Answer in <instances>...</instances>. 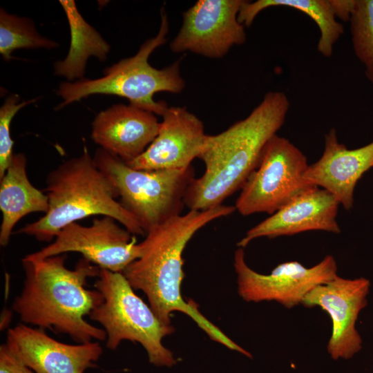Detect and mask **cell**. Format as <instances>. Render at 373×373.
<instances>
[{
  "label": "cell",
  "instance_id": "cell-1",
  "mask_svg": "<svg viewBox=\"0 0 373 373\" xmlns=\"http://www.w3.org/2000/svg\"><path fill=\"white\" fill-rule=\"evenodd\" d=\"M235 206L221 204L207 210H189L149 229L140 242L142 256L123 271L133 289L142 291L157 318L171 325V314L181 312L190 318L209 338L227 348L250 357L251 354L227 336L198 310L192 300L181 294L184 276L182 253L193 235L216 219L236 211Z\"/></svg>",
  "mask_w": 373,
  "mask_h": 373
},
{
  "label": "cell",
  "instance_id": "cell-2",
  "mask_svg": "<svg viewBox=\"0 0 373 373\" xmlns=\"http://www.w3.org/2000/svg\"><path fill=\"white\" fill-rule=\"evenodd\" d=\"M289 105L284 92L269 91L247 117L219 134L208 135L199 157L205 170L188 186L184 205L190 210H207L241 189L285 123Z\"/></svg>",
  "mask_w": 373,
  "mask_h": 373
},
{
  "label": "cell",
  "instance_id": "cell-3",
  "mask_svg": "<svg viewBox=\"0 0 373 373\" xmlns=\"http://www.w3.org/2000/svg\"><path fill=\"white\" fill-rule=\"evenodd\" d=\"M66 258V255L41 260L23 258L24 285L12 309L22 322L68 334L77 343L104 341L105 330L84 318L103 300L97 289L86 287L88 278L97 277L101 268L83 258L69 269Z\"/></svg>",
  "mask_w": 373,
  "mask_h": 373
},
{
  "label": "cell",
  "instance_id": "cell-4",
  "mask_svg": "<svg viewBox=\"0 0 373 373\" xmlns=\"http://www.w3.org/2000/svg\"><path fill=\"white\" fill-rule=\"evenodd\" d=\"M48 211L17 233L49 242L66 226L88 216L114 218L133 235H144L138 220L116 198L111 180L97 167L86 146L83 153L50 171L46 178Z\"/></svg>",
  "mask_w": 373,
  "mask_h": 373
},
{
  "label": "cell",
  "instance_id": "cell-5",
  "mask_svg": "<svg viewBox=\"0 0 373 373\" xmlns=\"http://www.w3.org/2000/svg\"><path fill=\"white\" fill-rule=\"evenodd\" d=\"M168 32L169 22L162 8L161 25L156 36L146 40L134 56L106 68L100 78L61 83L57 95L63 102L57 108L90 95L106 94L125 97L130 104L162 116L167 104L155 101L154 95L159 92L179 93L185 87V81L180 75V59L161 69L153 67L149 62L151 54L166 43Z\"/></svg>",
  "mask_w": 373,
  "mask_h": 373
},
{
  "label": "cell",
  "instance_id": "cell-6",
  "mask_svg": "<svg viewBox=\"0 0 373 373\" xmlns=\"http://www.w3.org/2000/svg\"><path fill=\"white\" fill-rule=\"evenodd\" d=\"M94 287L102 294L103 300L88 316L104 327L108 349L116 350L123 340H128L142 345L151 364L158 367L176 364L173 353L162 343L174 327L157 318L122 273L100 269Z\"/></svg>",
  "mask_w": 373,
  "mask_h": 373
},
{
  "label": "cell",
  "instance_id": "cell-7",
  "mask_svg": "<svg viewBox=\"0 0 373 373\" xmlns=\"http://www.w3.org/2000/svg\"><path fill=\"white\" fill-rule=\"evenodd\" d=\"M93 159L114 184L120 202L138 220L145 233L181 214L186 189L195 178L192 165L180 169H135L102 148L96 151Z\"/></svg>",
  "mask_w": 373,
  "mask_h": 373
},
{
  "label": "cell",
  "instance_id": "cell-8",
  "mask_svg": "<svg viewBox=\"0 0 373 373\" xmlns=\"http://www.w3.org/2000/svg\"><path fill=\"white\" fill-rule=\"evenodd\" d=\"M304 153L288 139L275 135L267 143L258 167L252 172L236 202L242 216L272 215L314 186L306 182L308 168Z\"/></svg>",
  "mask_w": 373,
  "mask_h": 373
},
{
  "label": "cell",
  "instance_id": "cell-9",
  "mask_svg": "<svg viewBox=\"0 0 373 373\" xmlns=\"http://www.w3.org/2000/svg\"><path fill=\"white\" fill-rule=\"evenodd\" d=\"M109 216L95 218L88 227L77 222L64 227L53 242L24 257L41 260L66 252H79L101 269L122 273L142 256V246L126 228Z\"/></svg>",
  "mask_w": 373,
  "mask_h": 373
},
{
  "label": "cell",
  "instance_id": "cell-10",
  "mask_svg": "<svg viewBox=\"0 0 373 373\" xmlns=\"http://www.w3.org/2000/svg\"><path fill=\"white\" fill-rule=\"evenodd\" d=\"M233 265L238 276V291L243 300L276 301L287 309L302 304L314 288L337 276L336 262L331 255L312 267L289 261L278 265L269 274H262L247 265L244 249L239 247L234 254Z\"/></svg>",
  "mask_w": 373,
  "mask_h": 373
},
{
  "label": "cell",
  "instance_id": "cell-11",
  "mask_svg": "<svg viewBox=\"0 0 373 373\" xmlns=\"http://www.w3.org/2000/svg\"><path fill=\"white\" fill-rule=\"evenodd\" d=\"M244 0H199L183 13L182 25L169 47L175 53L190 51L206 57H224L246 41L238 19Z\"/></svg>",
  "mask_w": 373,
  "mask_h": 373
},
{
  "label": "cell",
  "instance_id": "cell-12",
  "mask_svg": "<svg viewBox=\"0 0 373 373\" xmlns=\"http://www.w3.org/2000/svg\"><path fill=\"white\" fill-rule=\"evenodd\" d=\"M370 282L365 278L347 279L338 275L325 284L316 286L305 297L306 307L318 306L332 321V334L327 350L334 360L350 359L362 347V339L356 322L367 305Z\"/></svg>",
  "mask_w": 373,
  "mask_h": 373
},
{
  "label": "cell",
  "instance_id": "cell-13",
  "mask_svg": "<svg viewBox=\"0 0 373 373\" xmlns=\"http://www.w3.org/2000/svg\"><path fill=\"white\" fill-rule=\"evenodd\" d=\"M6 344L35 373H84L97 366L103 352L97 342L66 344L50 337L44 329L22 324L8 329Z\"/></svg>",
  "mask_w": 373,
  "mask_h": 373
},
{
  "label": "cell",
  "instance_id": "cell-14",
  "mask_svg": "<svg viewBox=\"0 0 373 373\" xmlns=\"http://www.w3.org/2000/svg\"><path fill=\"white\" fill-rule=\"evenodd\" d=\"M158 133L144 152L126 162L140 170L180 169L199 158L208 135L202 122L186 107H167Z\"/></svg>",
  "mask_w": 373,
  "mask_h": 373
},
{
  "label": "cell",
  "instance_id": "cell-15",
  "mask_svg": "<svg viewBox=\"0 0 373 373\" xmlns=\"http://www.w3.org/2000/svg\"><path fill=\"white\" fill-rule=\"evenodd\" d=\"M339 204L328 191L318 187L312 188L250 229L237 245L244 249L258 238H271L308 231L338 233L341 229L336 216Z\"/></svg>",
  "mask_w": 373,
  "mask_h": 373
},
{
  "label": "cell",
  "instance_id": "cell-16",
  "mask_svg": "<svg viewBox=\"0 0 373 373\" xmlns=\"http://www.w3.org/2000/svg\"><path fill=\"white\" fill-rule=\"evenodd\" d=\"M373 141L355 149H348L340 143L336 131L331 128L325 135L322 156L309 164L305 180L309 184L331 193L346 210L354 204L357 182L372 167Z\"/></svg>",
  "mask_w": 373,
  "mask_h": 373
},
{
  "label": "cell",
  "instance_id": "cell-17",
  "mask_svg": "<svg viewBox=\"0 0 373 373\" xmlns=\"http://www.w3.org/2000/svg\"><path fill=\"white\" fill-rule=\"evenodd\" d=\"M155 114L131 104H115L92 123L91 137L104 150L128 162L142 154L156 137Z\"/></svg>",
  "mask_w": 373,
  "mask_h": 373
},
{
  "label": "cell",
  "instance_id": "cell-18",
  "mask_svg": "<svg viewBox=\"0 0 373 373\" xmlns=\"http://www.w3.org/2000/svg\"><path fill=\"white\" fill-rule=\"evenodd\" d=\"M26 164L23 153L14 154L0 179V245L3 247L8 245L14 227L23 216L33 212L46 213L48 210V198L29 181Z\"/></svg>",
  "mask_w": 373,
  "mask_h": 373
},
{
  "label": "cell",
  "instance_id": "cell-19",
  "mask_svg": "<svg viewBox=\"0 0 373 373\" xmlns=\"http://www.w3.org/2000/svg\"><path fill=\"white\" fill-rule=\"evenodd\" d=\"M62 6L70 31L68 53L62 61L55 64V73L68 81L82 78L88 59L95 56L104 61L110 51L109 44L100 34L88 23L78 12L74 1H59Z\"/></svg>",
  "mask_w": 373,
  "mask_h": 373
},
{
  "label": "cell",
  "instance_id": "cell-20",
  "mask_svg": "<svg viewBox=\"0 0 373 373\" xmlns=\"http://www.w3.org/2000/svg\"><path fill=\"white\" fill-rule=\"evenodd\" d=\"M274 6L291 8L310 17L320 30L317 44L318 52L327 58L332 55L334 46L343 34L344 28L336 20L329 0H258L254 2L243 1L238 19L245 26L249 27L262 10Z\"/></svg>",
  "mask_w": 373,
  "mask_h": 373
},
{
  "label": "cell",
  "instance_id": "cell-21",
  "mask_svg": "<svg viewBox=\"0 0 373 373\" xmlns=\"http://www.w3.org/2000/svg\"><path fill=\"white\" fill-rule=\"evenodd\" d=\"M58 44L39 34L32 20L0 10V53L10 60L13 50L19 48H57Z\"/></svg>",
  "mask_w": 373,
  "mask_h": 373
},
{
  "label": "cell",
  "instance_id": "cell-22",
  "mask_svg": "<svg viewBox=\"0 0 373 373\" xmlns=\"http://www.w3.org/2000/svg\"><path fill=\"white\" fill-rule=\"evenodd\" d=\"M349 21L354 53L373 84V0H356Z\"/></svg>",
  "mask_w": 373,
  "mask_h": 373
},
{
  "label": "cell",
  "instance_id": "cell-23",
  "mask_svg": "<svg viewBox=\"0 0 373 373\" xmlns=\"http://www.w3.org/2000/svg\"><path fill=\"white\" fill-rule=\"evenodd\" d=\"M19 99L17 95H11L0 108V179L4 176L14 155V142L10 137L11 121L21 108L37 100L32 99L19 102Z\"/></svg>",
  "mask_w": 373,
  "mask_h": 373
},
{
  "label": "cell",
  "instance_id": "cell-24",
  "mask_svg": "<svg viewBox=\"0 0 373 373\" xmlns=\"http://www.w3.org/2000/svg\"><path fill=\"white\" fill-rule=\"evenodd\" d=\"M0 373H34L25 365L8 347L6 344L0 347Z\"/></svg>",
  "mask_w": 373,
  "mask_h": 373
},
{
  "label": "cell",
  "instance_id": "cell-25",
  "mask_svg": "<svg viewBox=\"0 0 373 373\" xmlns=\"http://www.w3.org/2000/svg\"><path fill=\"white\" fill-rule=\"evenodd\" d=\"M335 17L343 21H350L356 0H329Z\"/></svg>",
  "mask_w": 373,
  "mask_h": 373
},
{
  "label": "cell",
  "instance_id": "cell-26",
  "mask_svg": "<svg viewBox=\"0 0 373 373\" xmlns=\"http://www.w3.org/2000/svg\"><path fill=\"white\" fill-rule=\"evenodd\" d=\"M372 167H373V162H372Z\"/></svg>",
  "mask_w": 373,
  "mask_h": 373
}]
</instances>
